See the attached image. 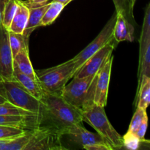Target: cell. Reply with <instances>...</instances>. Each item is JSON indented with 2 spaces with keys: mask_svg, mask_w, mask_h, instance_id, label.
Returning a JSON list of instances; mask_svg holds the SVG:
<instances>
[{
  "mask_svg": "<svg viewBox=\"0 0 150 150\" xmlns=\"http://www.w3.org/2000/svg\"><path fill=\"white\" fill-rule=\"evenodd\" d=\"M40 100L43 105L44 121L49 122L62 135L66 129L83 122L81 111L67 103L62 95L43 90Z\"/></svg>",
  "mask_w": 150,
  "mask_h": 150,
  "instance_id": "obj_1",
  "label": "cell"
},
{
  "mask_svg": "<svg viewBox=\"0 0 150 150\" xmlns=\"http://www.w3.org/2000/svg\"><path fill=\"white\" fill-rule=\"evenodd\" d=\"M81 114L83 121L92 126L113 149H124L122 136L111 124L104 107L94 103L81 111Z\"/></svg>",
  "mask_w": 150,
  "mask_h": 150,
  "instance_id": "obj_2",
  "label": "cell"
},
{
  "mask_svg": "<svg viewBox=\"0 0 150 150\" xmlns=\"http://www.w3.org/2000/svg\"><path fill=\"white\" fill-rule=\"evenodd\" d=\"M0 95L7 102L39 116L44 121V108L40 100L29 93L16 80L0 79Z\"/></svg>",
  "mask_w": 150,
  "mask_h": 150,
  "instance_id": "obj_3",
  "label": "cell"
},
{
  "mask_svg": "<svg viewBox=\"0 0 150 150\" xmlns=\"http://www.w3.org/2000/svg\"><path fill=\"white\" fill-rule=\"evenodd\" d=\"M73 59L50 68L35 70L38 81L42 90L62 95L63 89L74 75Z\"/></svg>",
  "mask_w": 150,
  "mask_h": 150,
  "instance_id": "obj_4",
  "label": "cell"
},
{
  "mask_svg": "<svg viewBox=\"0 0 150 150\" xmlns=\"http://www.w3.org/2000/svg\"><path fill=\"white\" fill-rule=\"evenodd\" d=\"M96 75L85 78L73 77V80L67 83L63 89L62 98L81 111L94 104Z\"/></svg>",
  "mask_w": 150,
  "mask_h": 150,
  "instance_id": "obj_5",
  "label": "cell"
},
{
  "mask_svg": "<svg viewBox=\"0 0 150 150\" xmlns=\"http://www.w3.org/2000/svg\"><path fill=\"white\" fill-rule=\"evenodd\" d=\"M41 125L30 130V137L25 150L66 149L62 144L61 137L63 135L60 130L51 125Z\"/></svg>",
  "mask_w": 150,
  "mask_h": 150,
  "instance_id": "obj_6",
  "label": "cell"
},
{
  "mask_svg": "<svg viewBox=\"0 0 150 150\" xmlns=\"http://www.w3.org/2000/svg\"><path fill=\"white\" fill-rule=\"evenodd\" d=\"M117 19V13H114L111 18L108 21L101 32L98 34V36L87 45L83 48L81 52H79L76 57L73 58L74 61V75L76 72L81 68L85 62L90 58L93 54L103 48L106 44L111 42L113 40V32H114V24ZM73 75V76H74Z\"/></svg>",
  "mask_w": 150,
  "mask_h": 150,
  "instance_id": "obj_7",
  "label": "cell"
},
{
  "mask_svg": "<svg viewBox=\"0 0 150 150\" xmlns=\"http://www.w3.org/2000/svg\"><path fill=\"white\" fill-rule=\"evenodd\" d=\"M117 43L118 42L113 38L111 42L106 44L103 48L88 59L81 68L76 72L73 77L85 78L97 74L110 56L112 55L113 51L116 48Z\"/></svg>",
  "mask_w": 150,
  "mask_h": 150,
  "instance_id": "obj_8",
  "label": "cell"
},
{
  "mask_svg": "<svg viewBox=\"0 0 150 150\" xmlns=\"http://www.w3.org/2000/svg\"><path fill=\"white\" fill-rule=\"evenodd\" d=\"M113 60H114V57L111 55L95 76L94 103L104 108L106 105L107 100H108V88H109Z\"/></svg>",
  "mask_w": 150,
  "mask_h": 150,
  "instance_id": "obj_9",
  "label": "cell"
},
{
  "mask_svg": "<svg viewBox=\"0 0 150 150\" xmlns=\"http://www.w3.org/2000/svg\"><path fill=\"white\" fill-rule=\"evenodd\" d=\"M9 41V31L0 27V79L13 80L14 60Z\"/></svg>",
  "mask_w": 150,
  "mask_h": 150,
  "instance_id": "obj_10",
  "label": "cell"
},
{
  "mask_svg": "<svg viewBox=\"0 0 150 150\" xmlns=\"http://www.w3.org/2000/svg\"><path fill=\"white\" fill-rule=\"evenodd\" d=\"M63 135L67 136L72 142L83 147L98 142H106L98 133L95 134L89 131L81 124L74 125L68 127L64 130Z\"/></svg>",
  "mask_w": 150,
  "mask_h": 150,
  "instance_id": "obj_11",
  "label": "cell"
},
{
  "mask_svg": "<svg viewBox=\"0 0 150 150\" xmlns=\"http://www.w3.org/2000/svg\"><path fill=\"white\" fill-rule=\"evenodd\" d=\"M43 122L38 116L0 115V125L18 127L23 130H31Z\"/></svg>",
  "mask_w": 150,
  "mask_h": 150,
  "instance_id": "obj_12",
  "label": "cell"
},
{
  "mask_svg": "<svg viewBox=\"0 0 150 150\" xmlns=\"http://www.w3.org/2000/svg\"><path fill=\"white\" fill-rule=\"evenodd\" d=\"M134 25L128 21L124 15L117 13V19L113 32L114 39L118 43L123 41L132 42L134 40Z\"/></svg>",
  "mask_w": 150,
  "mask_h": 150,
  "instance_id": "obj_13",
  "label": "cell"
},
{
  "mask_svg": "<svg viewBox=\"0 0 150 150\" xmlns=\"http://www.w3.org/2000/svg\"><path fill=\"white\" fill-rule=\"evenodd\" d=\"M52 0L42 3V4H35L29 1L28 0L24 1L29 9V17L28 21L27 26L25 29L23 34L30 36L31 33L35 30L36 28L40 26L41 21H42L43 15L46 11L48 5Z\"/></svg>",
  "mask_w": 150,
  "mask_h": 150,
  "instance_id": "obj_14",
  "label": "cell"
},
{
  "mask_svg": "<svg viewBox=\"0 0 150 150\" xmlns=\"http://www.w3.org/2000/svg\"><path fill=\"white\" fill-rule=\"evenodd\" d=\"M29 17V9L24 1L18 0V6L8 30L15 33L22 34L27 26Z\"/></svg>",
  "mask_w": 150,
  "mask_h": 150,
  "instance_id": "obj_15",
  "label": "cell"
},
{
  "mask_svg": "<svg viewBox=\"0 0 150 150\" xmlns=\"http://www.w3.org/2000/svg\"><path fill=\"white\" fill-rule=\"evenodd\" d=\"M13 79L29 93L38 99H40L43 90L40 86L38 81L21 72L16 67H14V70H13Z\"/></svg>",
  "mask_w": 150,
  "mask_h": 150,
  "instance_id": "obj_16",
  "label": "cell"
},
{
  "mask_svg": "<svg viewBox=\"0 0 150 150\" xmlns=\"http://www.w3.org/2000/svg\"><path fill=\"white\" fill-rule=\"evenodd\" d=\"M135 104L138 108L146 109L150 105V78L143 76L138 83Z\"/></svg>",
  "mask_w": 150,
  "mask_h": 150,
  "instance_id": "obj_17",
  "label": "cell"
},
{
  "mask_svg": "<svg viewBox=\"0 0 150 150\" xmlns=\"http://www.w3.org/2000/svg\"><path fill=\"white\" fill-rule=\"evenodd\" d=\"M14 67H17L21 72L27 75L29 77L38 81L36 73L29 58V48L22 50L14 57Z\"/></svg>",
  "mask_w": 150,
  "mask_h": 150,
  "instance_id": "obj_18",
  "label": "cell"
},
{
  "mask_svg": "<svg viewBox=\"0 0 150 150\" xmlns=\"http://www.w3.org/2000/svg\"><path fill=\"white\" fill-rule=\"evenodd\" d=\"M30 137V130L20 136L0 139V150H25Z\"/></svg>",
  "mask_w": 150,
  "mask_h": 150,
  "instance_id": "obj_19",
  "label": "cell"
},
{
  "mask_svg": "<svg viewBox=\"0 0 150 150\" xmlns=\"http://www.w3.org/2000/svg\"><path fill=\"white\" fill-rule=\"evenodd\" d=\"M150 42V2L145 10L143 25L139 39V61Z\"/></svg>",
  "mask_w": 150,
  "mask_h": 150,
  "instance_id": "obj_20",
  "label": "cell"
},
{
  "mask_svg": "<svg viewBox=\"0 0 150 150\" xmlns=\"http://www.w3.org/2000/svg\"><path fill=\"white\" fill-rule=\"evenodd\" d=\"M29 36L23 33H15L9 31V41L13 58L22 50L29 48Z\"/></svg>",
  "mask_w": 150,
  "mask_h": 150,
  "instance_id": "obj_21",
  "label": "cell"
},
{
  "mask_svg": "<svg viewBox=\"0 0 150 150\" xmlns=\"http://www.w3.org/2000/svg\"><path fill=\"white\" fill-rule=\"evenodd\" d=\"M65 6L61 2L56 1H51L48 5L46 11L45 12L40 23V26H49L52 24L56 19L59 17L60 13Z\"/></svg>",
  "mask_w": 150,
  "mask_h": 150,
  "instance_id": "obj_22",
  "label": "cell"
},
{
  "mask_svg": "<svg viewBox=\"0 0 150 150\" xmlns=\"http://www.w3.org/2000/svg\"><path fill=\"white\" fill-rule=\"evenodd\" d=\"M18 6V0H7L2 14L1 24L8 29Z\"/></svg>",
  "mask_w": 150,
  "mask_h": 150,
  "instance_id": "obj_23",
  "label": "cell"
},
{
  "mask_svg": "<svg viewBox=\"0 0 150 150\" xmlns=\"http://www.w3.org/2000/svg\"><path fill=\"white\" fill-rule=\"evenodd\" d=\"M113 2L117 13H121L128 21L133 25H136L133 16V10L130 7L129 0H113Z\"/></svg>",
  "mask_w": 150,
  "mask_h": 150,
  "instance_id": "obj_24",
  "label": "cell"
},
{
  "mask_svg": "<svg viewBox=\"0 0 150 150\" xmlns=\"http://www.w3.org/2000/svg\"><path fill=\"white\" fill-rule=\"evenodd\" d=\"M143 76H146L150 78V42L145 49L142 59L139 62L138 83L140 81Z\"/></svg>",
  "mask_w": 150,
  "mask_h": 150,
  "instance_id": "obj_25",
  "label": "cell"
},
{
  "mask_svg": "<svg viewBox=\"0 0 150 150\" xmlns=\"http://www.w3.org/2000/svg\"><path fill=\"white\" fill-rule=\"evenodd\" d=\"M0 115H21V116H38L29 111L6 102L0 104ZM39 117V116H38Z\"/></svg>",
  "mask_w": 150,
  "mask_h": 150,
  "instance_id": "obj_26",
  "label": "cell"
},
{
  "mask_svg": "<svg viewBox=\"0 0 150 150\" xmlns=\"http://www.w3.org/2000/svg\"><path fill=\"white\" fill-rule=\"evenodd\" d=\"M122 140L124 149L136 150L141 149L143 139H139L136 133L127 131L122 136Z\"/></svg>",
  "mask_w": 150,
  "mask_h": 150,
  "instance_id": "obj_27",
  "label": "cell"
},
{
  "mask_svg": "<svg viewBox=\"0 0 150 150\" xmlns=\"http://www.w3.org/2000/svg\"><path fill=\"white\" fill-rule=\"evenodd\" d=\"M146 116H147L146 109H143V108L136 107V110L133 114L127 131L136 133L140 125L142 124V121Z\"/></svg>",
  "mask_w": 150,
  "mask_h": 150,
  "instance_id": "obj_28",
  "label": "cell"
},
{
  "mask_svg": "<svg viewBox=\"0 0 150 150\" xmlns=\"http://www.w3.org/2000/svg\"><path fill=\"white\" fill-rule=\"evenodd\" d=\"M28 130L18 128V127H10V126L0 125V139H8L20 136Z\"/></svg>",
  "mask_w": 150,
  "mask_h": 150,
  "instance_id": "obj_29",
  "label": "cell"
},
{
  "mask_svg": "<svg viewBox=\"0 0 150 150\" xmlns=\"http://www.w3.org/2000/svg\"><path fill=\"white\" fill-rule=\"evenodd\" d=\"M83 148L86 150H114L107 142H98L93 144L85 146Z\"/></svg>",
  "mask_w": 150,
  "mask_h": 150,
  "instance_id": "obj_30",
  "label": "cell"
},
{
  "mask_svg": "<svg viewBox=\"0 0 150 150\" xmlns=\"http://www.w3.org/2000/svg\"><path fill=\"white\" fill-rule=\"evenodd\" d=\"M148 127V116H146L144 120L142 121V124L140 125L139 127L138 128L137 131H136V134L137 135L138 137L140 139H145V135H146V130H147Z\"/></svg>",
  "mask_w": 150,
  "mask_h": 150,
  "instance_id": "obj_31",
  "label": "cell"
},
{
  "mask_svg": "<svg viewBox=\"0 0 150 150\" xmlns=\"http://www.w3.org/2000/svg\"><path fill=\"white\" fill-rule=\"evenodd\" d=\"M6 1H7V0H0V27L2 26V24H1V20H2L3 10H4Z\"/></svg>",
  "mask_w": 150,
  "mask_h": 150,
  "instance_id": "obj_32",
  "label": "cell"
},
{
  "mask_svg": "<svg viewBox=\"0 0 150 150\" xmlns=\"http://www.w3.org/2000/svg\"><path fill=\"white\" fill-rule=\"evenodd\" d=\"M28 1L32 3H35V4H42V3L47 2L50 0H28Z\"/></svg>",
  "mask_w": 150,
  "mask_h": 150,
  "instance_id": "obj_33",
  "label": "cell"
},
{
  "mask_svg": "<svg viewBox=\"0 0 150 150\" xmlns=\"http://www.w3.org/2000/svg\"><path fill=\"white\" fill-rule=\"evenodd\" d=\"M53 1H59V2H61L64 4V6L67 5L70 2H71L73 0H53Z\"/></svg>",
  "mask_w": 150,
  "mask_h": 150,
  "instance_id": "obj_34",
  "label": "cell"
},
{
  "mask_svg": "<svg viewBox=\"0 0 150 150\" xmlns=\"http://www.w3.org/2000/svg\"><path fill=\"white\" fill-rule=\"evenodd\" d=\"M136 0H129L130 7H131V8L133 9V8H134V5H135V4H136Z\"/></svg>",
  "mask_w": 150,
  "mask_h": 150,
  "instance_id": "obj_35",
  "label": "cell"
},
{
  "mask_svg": "<svg viewBox=\"0 0 150 150\" xmlns=\"http://www.w3.org/2000/svg\"><path fill=\"white\" fill-rule=\"evenodd\" d=\"M6 102H7V100H6L4 97L1 96V95H0V104L4 103H6Z\"/></svg>",
  "mask_w": 150,
  "mask_h": 150,
  "instance_id": "obj_36",
  "label": "cell"
}]
</instances>
